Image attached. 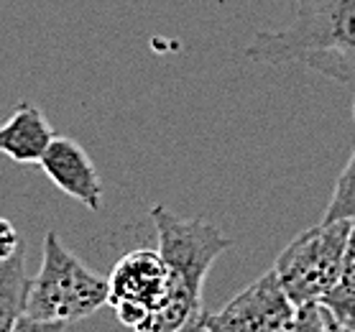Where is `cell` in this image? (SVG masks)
I'll return each instance as SVG.
<instances>
[{
	"label": "cell",
	"instance_id": "cell-1",
	"mask_svg": "<svg viewBox=\"0 0 355 332\" xmlns=\"http://www.w3.org/2000/svg\"><path fill=\"white\" fill-rule=\"evenodd\" d=\"M243 57L259 64H302L355 87V0H297L282 31L253 36Z\"/></svg>",
	"mask_w": 355,
	"mask_h": 332
},
{
	"label": "cell",
	"instance_id": "cell-2",
	"mask_svg": "<svg viewBox=\"0 0 355 332\" xmlns=\"http://www.w3.org/2000/svg\"><path fill=\"white\" fill-rule=\"evenodd\" d=\"M148 215L159 235V253L169 268V289L162 307L133 332H179L205 312V276L210 274L212 263L233 245V238H227L210 220L179 218L164 204H154Z\"/></svg>",
	"mask_w": 355,
	"mask_h": 332
},
{
	"label": "cell",
	"instance_id": "cell-3",
	"mask_svg": "<svg viewBox=\"0 0 355 332\" xmlns=\"http://www.w3.org/2000/svg\"><path fill=\"white\" fill-rule=\"evenodd\" d=\"M107 279L89 271L54 230L44 235L39 274L31 279L24 315L39 322L69 324L107 304Z\"/></svg>",
	"mask_w": 355,
	"mask_h": 332
},
{
	"label": "cell",
	"instance_id": "cell-4",
	"mask_svg": "<svg viewBox=\"0 0 355 332\" xmlns=\"http://www.w3.org/2000/svg\"><path fill=\"white\" fill-rule=\"evenodd\" d=\"M353 222H320L299 233L274 263V274L294 307L322 302L343 274Z\"/></svg>",
	"mask_w": 355,
	"mask_h": 332
},
{
	"label": "cell",
	"instance_id": "cell-5",
	"mask_svg": "<svg viewBox=\"0 0 355 332\" xmlns=\"http://www.w3.org/2000/svg\"><path fill=\"white\" fill-rule=\"evenodd\" d=\"M107 304L123 327L138 330L162 307L169 289V268L162 253L138 248L125 253L107 276Z\"/></svg>",
	"mask_w": 355,
	"mask_h": 332
},
{
	"label": "cell",
	"instance_id": "cell-6",
	"mask_svg": "<svg viewBox=\"0 0 355 332\" xmlns=\"http://www.w3.org/2000/svg\"><path fill=\"white\" fill-rule=\"evenodd\" d=\"M297 307L291 304L274 268L235 294L220 312H205L207 332H284Z\"/></svg>",
	"mask_w": 355,
	"mask_h": 332
},
{
	"label": "cell",
	"instance_id": "cell-7",
	"mask_svg": "<svg viewBox=\"0 0 355 332\" xmlns=\"http://www.w3.org/2000/svg\"><path fill=\"white\" fill-rule=\"evenodd\" d=\"M39 166L44 169L51 184H57L64 195L82 202L87 210L97 212L103 204V179L97 174L95 164L87 151L74 138L57 136L41 156Z\"/></svg>",
	"mask_w": 355,
	"mask_h": 332
},
{
	"label": "cell",
	"instance_id": "cell-8",
	"mask_svg": "<svg viewBox=\"0 0 355 332\" xmlns=\"http://www.w3.org/2000/svg\"><path fill=\"white\" fill-rule=\"evenodd\" d=\"M46 115L33 103H21L0 125V154L16 164H39L54 141Z\"/></svg>",
	"mask_w": 355,
	"mask_h": 332
},
{
	"label": "cell",
	"instance_id": "cell-9",
	"mask_svg": "<svg viewBox=\"0 0 355 332\" xmlns=\"http://www.w3.org/2000/svg\"><path fill=\"white\" fill-rule=\"evenodd\" d=\"M31 279L26 274V248L0 263V332H13L24 317Z\"/></svg>",
	"mask_w": 355,
	"mask_h": 332
},
{
	"label": "cell",
	"instance_id": "cell-10",
	"mask_svg": "<svg viewBox=\"0 0 355 332\" xmlns=\"http://www.w3.org/2000/svg\"><path fill=\"white\" fill-rule=\"evenodd\" d=\"M320 304L338 320V324L355 330V222L350 227V238L345 245L343 274H340L338 283L324 294V299Z\"/></svg>",
	"mask_w": 355,
	"mask_h": 332
},
{
	"label": "cell",
	"instance_id": "cell-11",
	"mask_svg": "<svg viewBox=\"0 0 355 332\" xmlns=\"http://www.w3.org/2000/svg\"><path fill=\"white\" fill-rule=\"evenodd\" d=\"M338 220L355 222V151L347 159L345 169L340 171L330 204L322 215V222H338Z\"/></svg>",
	"mask_w": 355,
	"mask_h": 332
},
{
	"label": "cell",
	"instance_id": "cell-12",
	"mask_svg": "<svg viewBox=\"0 0 355 332\" xmlns=\"http://www.w3.org/2000/svg\"><path fill=\"white\" fill-rule=\"evenodd\" d=\"M284 332H330V312L320 302L302 304Z\"/></svg>",
	"mask_w": 355,
	"mask_h": 332
},
{
	"label": "cell",
	"instance_id": "cell-13",
	"mask_svg": "<svg viewBox=\"0 0 355 332\" xmlns=\"http://www.w3.org/2000/svg\"><path fill=\"white\" fill-rule=\"evenodd\" d=\"M21 248H24V243H21V238L16 233V225L10 220L0 218V263L13 259Z\"/></svg>",
	"mask_w": 355,
	"mask_h": 332
},
{
	"label": "cell",
	"instance_id": "cell-14",
	"mask_svg": "<svg viewBox=\"0 0 355 332\" xmlns=\"http://www.w3.org/2000/svg\"><path fill=\"white\" fill-rule=\"evenodd\" d=\"M67 324L59 322H39V320H31V317H21L13 332H64Z\"/></svg>",
	"mask_w": 355,
	"mask_h": 332
},
{
	"label": "cell",
	"instance_id": "cell-15",
	"mask_svg": "<svg viewBox=\"0 0 355 332\" xmlns=\"http://www.w3.org/2000/svg\"><path fill=\"white\" fill-rule=\"evenodd\" d=\"M202 315H205V312H202ZM202 315L194 317L192 322L187 324V327H182L179 332H207V330H205V322H202Z\"/></svg>",
	"mask_w": 355,
	"mask_h": 332
},
{
	"label": "cell",
	"instance_id": "cell-16",
	"mask_svg": "<svg viewBox=\"0 0 355 332\" xmlns=\"http://www.w3.org/2000/svg\"><path fill=\"white\" fill-rule=\"evenodd\" d=\"M330 332H355V330H347V327H343V324H338V320L330 315Z\"/></svg>",
	"mask_w": 355,
	"mask_h": 332
},
{
	"label": "cell",
	"instance_id": "cell-17",
	"mask_svg": "<svg viewBox=\"0 0 355 332\" xmlns=\"http://www.w3.org/2000/svg\"><path fill=\"white\" fill-rule=\"evenodd\" d=\"M353 121H355V100H353Z\"/></svg>",
	"mask_w": 355,
	"mask_h": 332
}]
</instances>
